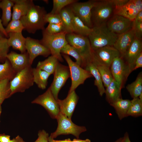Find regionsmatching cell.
<instances>
[{
    "label": "cell",
    "mask_w": 142,
    "mask_h": 142,
    "mask_svg": "<svg viewBox=\"0 0 142 142\" xmlns=\"http://www.w3.org/2000/svg\"><path fill=\"white\" fill-rule=\"evenodd\" d=\"M47 13L44 8L35 5L33 2L27 14L20 19L28 33L34 34L37 31L45 29L46 23L45 21Z\"/></svg>",
    "instance_id": "obj_1"
},
{
    "label": "cell",
    "mask_w": 142,
    "mask_h": 142,
    "mask_svg": "<svg viewBox=\"0 0 142 142\" xmlns=\"http://www.w3.org/2000/svg\"><path fill=\"white\" fill-rule=\"evenodd\" d=\"M118 37L108 29L106 23L93 27L88 36L93 51L107 46H113Z\"/></svg>",
    "instance_id": "obj_2"
},
{
    "label": "cell",
    "mask_w": 142,
    "mask_h": 142,
    "mask_svg": "<svg viewBox=\"0 0 142 142\" xmlns=\"http://www.w3.org/2000/svg\"><path fill=\"white\" fill-rule=\"evenodd\" d=\"M66 38L68 44L74 47L80 55L83 68H85L87 64L92 62L93 51L88 37L72 33L66 34Z\"/></svg>",
    "instance_id": "obj_3"
},
{
    "label": "cell",
    "mask_w": 142,
    "mask_h": 142,
    "mask_svg": "<svg viewBox=\"0 0 142 142\" xmlns=\"http://www.w3.org/2000/svg\"><path fill=\"white\" fill-rule=\"evenodd\" d=\"M42 31V38L40 40L41 43L50 51L51 55L56 57L59 61L62 62L63 59L60 50L68 44L66 38L67 33L63 32L56 34H51Z\"/></svg>",
    "instance_id": "obj_4"
},
{
    "label": "cell",
    "mask_w": 142,
    "mask_h": 142,
    "mask_svg": "<svg viewBox=\"0 0 142 142\" xmlns=\"http://www.w3.org/2000/svg\"><path fill=\"white\" fill-rule=\"evenodd\" d=\"M114 8L110 0H97L91 10L93 27L106 23L113 13Z\"/></svg>",
    "instance_id": "obj_5"
},
{
    "label": "cell",
    "mask_w": 142,
    "mask_h": 142,
    "mask_svg": "<svg viewBox=\"0 0 142 142\" xmlns=\"http://www.w3.org/2000/svg\"><path fill=\"white\" fill-rule=\"evenodd\" d=\"M58 125L56 130L51 133L50 137L54 139L62 135L72 134L78 139L80 134L87 131L86 127L78 126L74 124L71 119L60 112L57 117Z\"/></svg>",
    "instance_id": "obj_6"
},
{
    "label": "cell",
    "mask_w": 142,
    "mask_h": 142,
    "mask_svg": "<svg viewBox=\"0 0 142 142\" xmlns=\"http://www.w3.org/2000/svg\"><path fill=\"white\" fill-rule=\"evenodd\" d=\"M31 66L18 72L10 81L11 95L17 92H23L34 84Z\"/></svg>",
    "instance_id": "obj_7"
},
{
    "label": "cell",
    "mask_w": 142,
    "mask_h": 142,
    "mask_svg": "<svg viewBox=\"0 0 142 142\" xmlns=\"http://www.w3.org/2000/svg\"><path fill=\"white\" fill-rule=\"evenodd\" d=\"M62 55L68 63L70 70L72 83L69 93L75 91L79 86L83 84L86 79L93 76L88 71L73 62L69 55L63 54Z\"/></svg>",
    "instance_id": "obj_8"
},
{
    "label": "cell",
    "mask_w": 142,
    "mask_h": 142,
    "mask_svg": "<svg viewBox=\"0 0 142 142\" xmlns=\"http://www.w3.org/2000/svg\"><path fill=\"white\" fill-rule=\"evenodd\" d=\"M96 1L89 0L83 2L77 1L68 6L72 12L85 25L92 28L93 26L91 20V10Z\"/></svg>",
    "instance_id": "obj_9"
},
{
    "label": "cell",
    "mask_w": 142,
    "mask_h": 142,
    "mask_svg": "<svg viewBox=\"0 0 142 142\" xmlns=\"http://www.w3.org/2000/svg\"><path fill=\"white\" fill-rule=\"evenodd\" d=\"M121 56L113 46H107L93 51L92 62L96 65H103L110 68L114 59Z\"/></svg>",
    "instance_id": "obj_10"
},
{
    "label": "cell",
    "mask_w": 142,
    "mask_h": 142,
    "mask_svg": "<svg viewBox=\"0 0 142 142\" xmlns=\"http://www.w3.org/2000/svg\"><path fill=\"white\" fill-rule=\"evenodd\" d=\"M31 103L42 106L53 119H56L60 113L57 101L53 96L50 87L44 93L33 100Z\"/></svg>",
    "instance_id": "obj_11"
},
{
    "label": "cell",
    "mask_w": 142,
    "mask_h": 142,
    "mask_svg": "<svg viewBox=\"0 0 142 142\" xmlns=\"http://www.w3.org/2000/svg\"><path fill=\"white\" fill-rule=\"evenodd\" d=\"M53 81L50 87L51 92L57 100L59 92L70 77L68 66L63 65L59 62L57 64L53 74Z\"/></svg>",
    "instance_id": "obj_12"
},
{
    "label": "cell",
    "mask_w": 142,
    "mask_h": 142,
    "mask_svg": "<svg viewBox=\"0 0 142 142\" xmlns=\"http://www.w3.org/2000/svg\"><path fill=\"white\" fill-rule=\"evenodd\" d=\"M133 21L121 16L114 15L107 21L106 25L111 32L118 36L131 29Z\"/></svg>",
    "instance_id": "obj_13"
},
{
    "label": "cell",
    "mask_w": 142,
    "mask_h": 142,
    "mask_svg": "<svg viewBox=\"0 0 142 142\" xmlns=\"http://www.w3.org/2000/svg\"><path fill=\"white\" fill-rule=\"evenodd\" d=\"M25 47L31 65L34 59L38 56L47 57L51 54L49 50L42 44L40 41L30 37L26 38Z\"/></svg>",
    "instance_id": "obj_14"
},
{
    "label": "cell",
    "mask_w": 142,
    "mask_h": 142,
    "mask_svg": "<svg viewBox=\"0 0 142 142\" xmlns=\"http://www.w3.org/2000/svg\"><path fill=\"white\" fill-rule=\"evenodd\" d=\"M110 69L114 80L121 89L129 75L123 57L120 56L115 58L110 66Z\"/></svg>",
    "instance_id": "obj_15"
},
{
    "label": "cell",
    "mask_w": 142,
    "mask_h": 142,
    "mask_svg": "<svg viewBox=\"0 0 142 142\" xmlns=\"http://www.w3.org/2000/svg\"><path fill=\"white\" fill-rule=\"evenodd\" d=\"M142 43L141 40L135 37L122 57L127 67L128 75L133 70L135 60L142 52Z\"/></svg>",
    "instance_id": "obj_16"
},
{
    "label": "cell",
    "mask_w": 142,
    "mask_h": 142,
    "mask_svg": "<svg viewBox=\"0 0 142 142\" xmlns=\"http://www.w3.org/2000/svg\"><path fill=\"white\" fill-rule=\"evenodd\" d=\"M78 99L75 90L68 93L66 98L63 100L58 99L57 101L60 112L71 119Z\"/></svg>",
    "instance_id": "obj_17"
},
{
    "label": "cell",
    "mask_w": 142,
    "mask_h": 142,
    "mask_svg": "<svg viewBox=\"0 0 142 142\" xmlns=\"http://www.w3.org/2000/svg\"><path fill=\"white\" fill-rule=\"evenodd\" d=\"M7 59L9 61L13 68L17 73L31 65L29 63V55L27 52L19 54L11 51L8 54Z\"/></svg>",
    "instance_id": "obj_18"
},
{
    "label": "cell",
    "mask_w": 142,
    "mask_h": 142,
    "mask_svg": "<svg viewBox=\"0 0 142 142\" xmlns=\"http://www.w3.org/2000/svg\"><path fill=\"white\" fill-rule=\"evenodd\" d=\"M135 38L133 28L118 36L113 46L123 56L125 52Z\"/></svg>",
    "instance_id": "obj_19"
},
{
    "label": "cell",
    "mask_w": 142,
    "mask_h": 142,
    "mask_svg": "<svg viewBox=\"0 0 142 142\" xmlns=\"http://www.w3.org/2000/svg\"><path fill=\"white\" fill-rule=\"evenodd\" d=\"M14 3L12 20H19L26 15L33 2L31 0H12Z\"/></svg>",
    "instance_id": "obj_20"
},
{
    "label": "cell",
    "mask_w": 142,
    "mask_h": 142,
    "mask_svg": "<svg viewBox=\"0 0 142 142\" xmlns=\"http://www.w3.org/2000/svg\"><path fill=\"white\" fill-rule=\"evenodd\" d=\"M131 0L121 6L114 7V15L122 16L133 21L138 13Z\"/></svg>",
    "instance_id": "obj_21"
},
{
    "label": "cell",
    "mask_w": 142,
    "mask_h": 142,
    "mask_svg": "<svg viewBox=\"0 0 142 142\" xmlns=\"http://www.w3.org/2000/svg\"><path fill=\"white\" fill-rule=\"evenodd\" d=\"M8 43L9 47L19 50L21 53L26 52L25 47L26 38L22 32H11L8 34Z\"/></svg>",
    "instance_id": "obj_22"
},
{
    "label": "cell",
    "mask_w": 142,
    "mask_h": 142,
    "mask_svg": "<svg viewBox=\"0 0 142 142\" xmlns=\"http://www.w3.org/2000/svg\"><path fill=\"white\" fill-rule=\"evenodd\" d=\"M121 89L116 82L114 80L106 87L105 93L106 99L110 104L118 99L121 98Z\"/></svg>",
    "instance_id": "obj_23"
},
{
    "label": "cell",
    "mask_w": 142,
    "mask_h": 142,
    "mask_svg": "<svg viewBox=\"0 0 142 142\" xmlns=\"http://www.w3.org/2000/svg\"><path fill=\"white\" fill-rule=\"evenodd\" d=\"M84 69L88 71L94 78V84L97 87L100 96H102L105 93V89L97 65L91 62L87 64Z\"/></svg>",
    "instance_id": "obj_24"
},
{
    "label": "cell",
    "mask_w": 142,
    "mask_h": 142,
    "mask_svg": "<svg viewBox=\"0 0 142 142\" xmlns=\"http://www.w3.org/2000/svg\"><path fill=\"white\" fill-rule=\"evenodd\" d=\"M71 12L73 33L88 37L91 32L92 28L85 25L78 17Z\"/></svg>",
    "instance_id": "obj_25"
},
{
    "label": "cell",
    "mask_w": 142,
    "mask_h": 142,
    "mask_svg": "<svg viewBox=\"0 0 142 142\" xmlns=\"http://www.w3.org/2000/svg\"><path fill=\"white\" fill-rule=\"evenodd\" d=\"M32 72L34 83L42 89H45L48 84V80L51 75L46 72L37 68H32Z\"/></svg>",
    "instance_id": "obj_26"
},
{
    "label": "cell",
    "mask_w": 142,
    "mask_h": 142,
    "mask_svg": "<svg viewBox=\"0 0 142 142\" xmlns=\"http://www.w3.org/2000/svg\"><path fill=\"white\" fill-rule=\"evenodd\" d=\"M131 104V101L120 98L110 105L115 109L120 120L127 116V113Z\"/></svg>",
    "instance_id": "obj_27"
},
{
    "label": "cell",
    "mask_w": 142,
    "mask_h": 142,
    "mask_svg": "<svg viewBox=\"0 0 142 142\" xmlns=\"http://www.w3.org/2000/svg\"><path fill=\"white\" fill-rule=\"evenodd\" d=\"M14 5L12 0L0 1V8L2 11L1 21L3 26H7L12 19V8Z\"/></svg>",
    "instance_id": "obj_28"
},
{
    "label": "cell",
    "mask_w": 142,
    "mask_h": 142,
    "mask_svg": "<svg viewBox=\"0 0 142 142\" xmlns=\"http://www.w3.org/2000/svg\"><path fill=\"white\" fill-rule=\"evenodd\" d=\"M59 61L56 57L51 55L44 60L39 61L36 68L44 70L50 75L53 74Z\"/></svg>",
    "instance_id": "obj_29"
},
{
    "label": "cell",
    "mask_w": 142,
    "mask_h": 142,
    "mask_svg": "<svg viewBox=\"0 0 142 142\" xmlns=\"http://www.w3.org/2000/svg\"><path fill=\"white\" fill-rule=\"evenodd\" d=\"M59 14L67 34L73 33L72 12L68 6L63 8L60 12Z\"/></svg>",
    "instance_id": "obj_30"
},
{
    "label": "cell",
    "mask_w": 142,
    "mask_h": 142,
    "mask_svg": "<svg viewBox=\"0 0 142 142\" xmlns=\"http://www.w3.org/2000/svg\"><path fill=\"white\" fill-rule=\"evenodd\" d=\"M126 88L133 98L138 97L142 93V73L138 75L135 81L128 84Z\"/></svg>",
    "instance_id": "obj_31"
},
{
    "label": "cell",
    "mask_w": 142,
    "mask_h": 142,
    "mask_svg": "<svg viewBox=\"0 0 142 142\" xmlns=\"http://www.w3.org/2000/svg\"><path fill=\"white\" fill-rule=\"evenodd\" d=\"M17 73L7 59L4 63H0V81L6 79L11 81Z\"/></svg>",
    "instance_id": "obj_32"
},
{
    "label": "cell",
    "mask_w": 142,
    "mask_h": 142,
    "mask_svg": "<svg viewBox=\"0 0 142 142\" xmlns=\"http://www.w3.org/2000/svg\"><path fill=\"white\" fill-rule=\"evenodd\" d=\"M127 113V116L136 117L142 115V99L139 97L133 98Z\"/></svg>",
    "instance_id": "obj_33"
},
{
    "label": "cell",
    "mask_w": 142,
    "mask_h": 142,
    "mask_svg": "<svg viewBox=\"0 0 142 142\" xmlns=\"http://www.w3.org/2000/svg\"><path fill=\"white\" fill-rule=\"evenodd\" d=\"M60 53L73 57L75 59L76 63L83 68V62L81 56L78 51L73 47L67 44L61 49Z\"/></svg>",
    "instance_id": "obj_34"
},
{
    "label": "cell",
    "mask_w": 142,
    "mask_h": 142,
    "mask_svg": "<svg viewBox=\"0 0 142 142\" xmlns=\"http://www.w3.org/2000/svg\"><path fill=\"white\" fill-rule=\"evenodd\" d=\"M104 86L106 87L114 79L110 68L106 66L97 65Z\"/></svg>",
    "instance_id": "obj_35"
},
{
    "label": "cell",
    "mask_w": 142,
    "mask_h": 142,
    "mask_svg": "<svg viewBox=\"0 0 142 142\" xmlns=\"http://www.w3.org/2000/svg\"><path fill=\"white\" fill-rule=\"evenodd\" d=\"M10 81L8 79L0 81V105L5 99L12 96Z\"/></svg>",
    "instance_id": "obj_36"
},
{
    "label": "cell",
    "mask_w": 142,
    "mask_h": 142,
    "mask_svg": "<svg viewBox=\"0 0 142 142\" xmlns=\"http://www.w3.org/2000/svg\"><path fill=\"white\" fill-rule=\"evenodd\" d=\"M77 1V0H53V8L50 12L59 14L63 8Z\"/></svg>",
    "instance_id": "obj_37"
},
{
    "label": "cell",
    "mask_w": 142,
    "mask_h": 142,
    "mask_svg": "<svg viewBox=\"0 0 142 142\" xmlns=\"http://www.w3.org/2000/svg\"><path fill=\"white\" fill-rule=\"evenodd\" d=\"M24 29V27L21 21L19 20H11L5 28L6 33L22 32Z\"/></svg>",
    "instance_id": "obj_38"
},
{
    "label": "cell",
    "mask_w": 142,
    "mask_h": 142,
    "mask_svg": "<svg viewBox=\"0 0 142 142\" xmlns=\"http://www.w3.org/2000/svg\"><path fill=\"white\" fill-rule=\"evenodd\" d=\"M9 47L7 38L4 37L0 39V62L3 63L7 59Z\"/></svg>",
    "instance_id": "obj_39"
},
{
    "label": "cell",
    "mask_w": 142,
    "mask_h": 142,
    "mask_svg": "<svg viewBox=\"0 0 142 142\" xmlns=\"http://www.w3.org/2000/svg\"><path fill=\"white\" fill-rule=\"evenodd\" d=\"M44 30L47 33L51 34H58L63 32L66 33L64 28L62 24L49 23Z\"/></svg>",
    "instance_id": "obj_40"
},
{
    "label": "cell",
    "mask_w": 142,
    "mask_h": 142,
    "mask_svg": "<svg viewBox=\"0 0 142 142\" xmlns=\"http://www.w3.org/2000/svg\"><path fill=\"white\" fill-rule=\"evenodd\" d=\"M45 21L46 23H49L62 24L59 13L55 14L50 12L47 13L45 16Z\"/></svg>",
    "instance_id": "obj_41"
},
{
    "label": "cell",
    "mask_w": 142,
    "mask_h": 142,
    "mask_svg": "<svg viewBox=\"0 0 142 142\" xmlns=\"http://www.w3.org/2000/svg\"><path fill=\"white\" fill-rule=\"evenodd\" d=\"M133 28L135 37L141 40L142 37V22L134 21Z\"/></svg>",
    "instance_id": "obj_42"
},
{
    "label": "cell",
    "mask_w": 142,
    "mask_h": 142,
    "mask_svg": "<svg viewBox=\"0 0 142 142\" xmlns=\"http://www.w3.org/2000/svg\"><path fill=\"white\" fill-rule=\"evenodd\" d=\"M38 136V138L34 142H49L48 134L44 130L39 131Z\"/></svg>",
    "instance_id": "obj_43"
},
{
    "label": "cell",
    "mask_w": 142,
    "mask_h": 142,
    "mask_svg": "<svg viewBox=\"0 0 142 142\" xmlns=\"http://www.w3.org/2000/svg\"><path fill=\"white\" fill-rule=\"evenodd\" d=\"M142 67V52H141L136 58L134 64L133 70Z\"/></svg>",
    "instance_id": "obj_44"
},
{
    "label": "cell",
    "mask_w": 142,
    "mask_h": 142,
    "mask_svg": "<svg viewBox=\"0 0 142 142\" xmlns=\"http://www.w3.org/2000/svg\"><path fill=\"white\" fill-rule=\"evenodd\" d=\"M114 7L121 6L127 3L128 0H110Z\"/></svg>",
    "instance_id": "obj_45"
},
{
    "label": "cell",
    "mask_w": 142,
    "mask_h": 142,
    "mask_svg": "<svg viewBox=\"0 0 142 142\" xmlns=\"http://www.w3.org/2000/svg\"><path fill=\"white\" fill-rule=\"evenodd\" d=\"M137 11L139 12L142 11V1L141 0H131Z\"/></svg>",
    "instance_id": "obj_46"
},
{
    "label": "cell",
    "mask_w": 142,
    "mask_h": 142,
    "mask_svg": "<svg viewBox=\"0 0 142 142\" xmlns=\"http://www.w3.org/2000/svg\"><path fill=\"white\" fill-rule=\"evenodd\" d=\"M10 140V136L4 134H0V142H9Z\"/></svg>",
    "instance_id": "obj_47"
},
{
    "label": "cell",
    "mask_w": 142,
    "mask_h": 142,
    "mask_svg": "<svg viewBox=\"0 0 142 142\" xmlns=\"http://www.w3.org/2000/svg\"><path fill=\"white\" fill-rule=\"evenodd\" d=\"M134 21L142 22V11L138 13Z\"/></svg>",
    "instance_id": "obj_48"
},
{
    "label": "cell",
    "mask_w": 142,
    "mask_h": 142,
    "mask_svg": "<svg viewBox=\"0 0 142 142\" xmlns=\"http://www.w3.org/2000/svg\"><path fill=\"white\" fill-rule=\"evenodd\" d=\"M0 30L4 34V36L8 37V34L6 33L5 28H4L2 23L1 19L0 18Z\"/></svg>",
    "instance_id": "obj_49"
},
{
    "label": "cell",
    "mask_w": 142,
    "mask_h": 142,
    "mask_svg": "<svg viewBox=\"0 0 142 142\" xmlns=\"http://www.w3.org/2000/svg\"><path fill=\"white\" fill-rule=\"evenodd\" d=\"M71 142H91V141L88 139L85 140H81L77 138L73 139V140L71 141Z\"/></svg>",
    "instance_id": "obj_50"
},
{
    "label": "cell",
    "mask_w": 142,
    "mask_h": 142,
    "mask_svg": "<svg viewBox=\"0 0 142 142\" xmlns=\"http://www.w3.org/2000/svg\"><path fill=\"white\" fill-rule=\"evenodd\" d=\"M123 142H131L129 138V135L127 133H126L123 138Z\"/></svg>",
    "instance_id": "obj_51"
},
{
    "label": "cell",
    "mask_w": 142,
    "mask_h": 142,
    "mask_svg": "<svg viewBox=\"0 0 142 142\" xmlns=\"http://www.w3.org/2000/svg\"><path fill=\"white\" fill-rule=\"evenodd\" d=\"M15 142H26L19 135H17L15 138Z\"/></svg>",
    "instance_id": "obj_52"
},
{
    "label": "cell",
    "mask_w": 142,
    "mask_h": 142,
    "mask_svg": "<svg viewBox=\"0 0 142 142\" xmlns=\"http://www.w3.org/2000/svg\"><path fill=\"white\" fill-rule=\"evenodd\" d=\"M54 140L56 142H71L72 141L69 138L62 140Z\"/></svg>",
    "instance_id": "obj_53"
},
{
    "label": "cell",
    "mask_w": 142,
    "mask_h": 142,
    "mask_svg": "<svg viewBox=\"0 0 142 142\" xmlns=\"http://www.w3.org/2000/svg\"><path fill=\"white\" fill-rule=\"evenodd\" d=\"M4 36H5L4 34L0 30V39L4 37H4Z\"/></svg>",
    "instance_id": "obj_54"
},
{
    "label": "cell",
    "mask_w": 142,
    "mask_h": 142,
    "mask_svg": "<svg viewBox=\"0 0 142 142\" xmlns=\"http://www.w3.org/2000/svg\"><path fill=\"white\" fill-rule=\"evenodd\" d=\"M123 138H120L114 142H123Z\"/></svg>",
    "instance_id": "obj_55"
},
{
    "label": "cell",
    "mask_w": 142,
    "mask_h": 142,
    "mask_svg": "<svg viewBox=\"0 0 142 142\" xmlns=\"http://www.w3.org/2000/svg\"><path fill=\"white\" fill-rule=\"evenodd\" d=\"M49 142H56L54 139H52L50 136L49 137Z\"/></svg>",
    "instance_id": "obj_56"
},
{
    "label": "cell",
    "mask_w": 142,
    "mask_h": 142,
    "mask_svg": "<svg viewBox=\"0 0 142 142\" xmlns=\"http://www.w3.org/2000/svg\"><path fill=\"white\" fill-rule=\"evenodd\" d=\"M9 142H15V138H13Z\"/></svg>",
    "instance_id": "obj_57"
},
{
    "label": "cell",
    "mask_w": 142,
    "mask_h": 142,
    "mask_svg": "<svg viewBox=\"0 0 142 142\" xmlns=\"http://www.w3.org/2000/svg\"><path fill=\"white\" fill-rule=\"evenodd\" d=\"M1 112H2V107L1 106V105H0V116H1Z\"/></svg>",
    "instance_id": "obj_58"
}]
</instances>
